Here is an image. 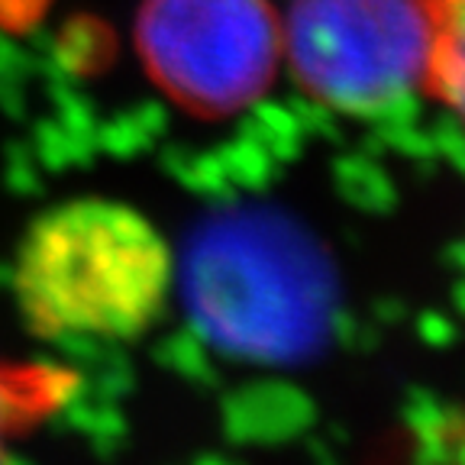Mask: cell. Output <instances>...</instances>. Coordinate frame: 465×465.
<instances>
[{
    "label": "cell",
    "mask_w": 465,
    "mask_h": 465,
    "mask_svg": "<svg viewBox=\"0 0 465 465\" xmlns=\"http://www.w3.org/2000/svg\"><path fill=\"white\" fill-rule=\"evenodd\" d=\"M136 49L168 101L217 120L269 91L282 62V20L269 0H143Z\"/></svg>",
    "instance_id": "4"
},
{
    "label": "cell",
    "mask_w": 465,
    "mask_h": 465,
    "mask_svg": "<svg viewBox=\"0 0 465 465\" xmlns=\"http://www.w3.org/2000/svg\"><path fill=\"white\" fill-rule=\"evenodd\" d=\"M282 52L313 101L378 116L430 91V0H291Z\"/></svg>",
    "instance_id": "3"
},
{
    "label": "cell",
    "mask_w": 465,
    "mask_h": 465,
    "mask_svg": "<svg viewBox=\"0 0 465 465\" xmlns=\"http://www.w3.org/2000/svg\"><path fill=\"white\" fill-rule=\"evenodd\" d=\"M174 275L153 220L110 197H74L26 226L14 294L43 340H130L162 317Z\"/></svg>",
    "instance_id": "1"
},
{
    "label": "cell",
    "mask_w": 465,
    "mask_h": 465,
    "mask_svg": "<svg viewBox=\"0 0 465 465\" xmlns=\"http://www.w3.org/2000/svg\"><path fill=\"white\" fill-rule=\"evenodd\" d=\"M45 391V385H29L26 371L0 365V465H10L7 440L20 423H26V414H33V398Z\"/></svg>",
    "instance_id": "6"
},
{
    "label": "cell",
    "mask_w": 465,
    "mask_h": 465,
    "mask_svg": "<svg viewBox=\"0 0 465 465\" xmlns=\"http://www.w3.org/2000/svg\"><path fill=\"white\" fill-rule=\"evenodd\" d=\"M184 301L201 333L249 362H298L327 340L336 278L323 249L275 211H230L191 236Z\"/></svg>",
    "instance_id": "2"
},
{
    "label": "cell",
    "mask_w": 465,
    "mask_h": 465,
    "mask_svg": "<svg viewBox=\"0 0 465 465\" xmlns=\"http://www.w3.org/2000/svg\"><path fill=\"white\" fill-rule=\"evenodd\" d=\"M433 62L430 94L440 97L465 124V0H430Z\"/></svg>",
    "instance_id": "5"
}]
</instances>
